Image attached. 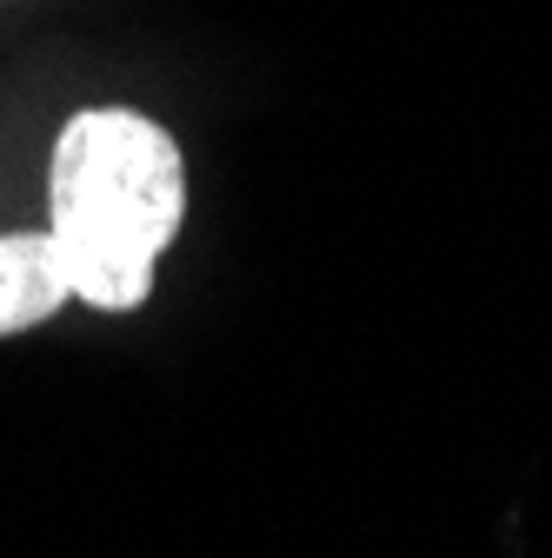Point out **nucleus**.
Listing matches in <instances>:
<instances>
[{"label": "nucleus", "mask_w": 552, "mask_h": 558, "mask_svg": "<svg viewBox=\"0 0 552 558\" xmlns=\"http://www.w3.org/2000/svg\"><path fill=\"white\" fill-rule=\"evenodd\" d=\"M187 220V167L173 133L133 107H87L60 126L47 173V246L67 300L133 313L154 293V259Z\"/></svg>", "instance_id": "1"}, {"label": "nucleus", "mask_w": 552, "mask_h": 558, "mask_svg": "<svg viewBox=\"0 0 552 558\" xmlns=\"http://www.w3.org/2000/svg\"><path fill=\"white\" fill-rule=\"evenodd\" d=\"M67 306V279L47 233H0V332L40 326Z\"/></svg>", "instance_id": "2"}]
</instances>
